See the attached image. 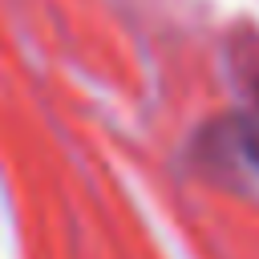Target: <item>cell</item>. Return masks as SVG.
I'll use <instances>...</instances> for the list:
<instances>
[{"mask_svg":"<svg viewBox=\"0 0 259 259\" xmlns=\"http://www.w3.org/2000/svg\"><path fill=\"white\" fill-rule=\"evenodd\" d=\"M231 130H235V146L247 154V162H251V166H259V113L239 117Z\"/></svg>","mask_w":259,"mask_h":259,"instance_id":"1","label":"cell"},{"mask_svg":"<svg viewBox=\"0 0 259 259\" xmlns=\"http://www.w3.org/2000/svg\"><path fill=\"white\" fill-rule=\"evenodd\" d=\"M255 113H259V89H255Z\"/></svg>","mask_w":259,"mask_h":259,"instance_id":"2","label":"cell"}]
</instances>
